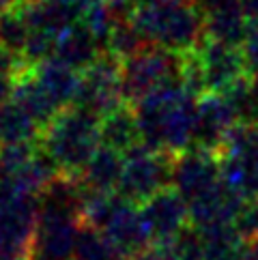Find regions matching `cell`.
I'll return each mask as SVG.
<instances>
[{
    "instance_id": "11",
    "label": "cell",
    "mask_w": 258,
    "mask_h": 260,
    "mask_svg": "<svg viewBox=\"0 0 258 260\" xmlns=\"http://www.w3.org/2000/svg\"><path fill=\"white\" fill-rule=\"evenodd\" d=\"M101 232L106 239L112 243L118 256H136V254H146L153 249V241L149 237V230L144 226L140 207L127 202L125 198L118 196L116 204L106 224L101 226Z\"/></svg>"
},
{
    "instance_id": "20",
    "label": "cell",
    "mask_w": 258,
    "mask_h": 260,
    "mask_svg": "<svg viewBox=\"0 0 258 260\" xmlns=\"http://www.w3.org/2000/svg\"><path fill=\"white\" fill-rule=\"evenodd\" d=\"M237 228L247 241H258V202H250V207L239 217Z\"/></svg>"
},
{
    "instance_id": "4",
    "label": "cell",
    "mask_w": 258,
    "mask_h": 260,
    "mask_svg": "<svg viewBox=\"0 0 258 260\" xmlns=\"http://www.w3.org/2000/svg\"><path fill=\"white\" fill-rule=\"evenodd\" d=\"M247 76V60L241 48L205 41L185 56V84L202 95H226Z\"/></svg>"
},
{
    "instance_id": "15",
    "label": "cell",
    "mask_w": 258,
    "mask_h": 260,
    "mask_svg": "<svg viewBox=\"0 0 258 260\" xmlns=\"http://www.w3.org/2000/svg\"><path fill=\"white\" fill-rule=\"evenodd\" d=\"M123 166H125V155L101 146L93 155V159L86 164V168L82 170L78 181L88 191L114 193L118 189V183H121Z\"/></svg>"
},
{
    "instance_id": "9",
    "label": "cell",
    "mask_w": 258,
    "mask_h": 260,
    "mask_svg": "<svg viewBox=\"0 0 258 260\" xmlns=\"http://www.w3.org/2000/svg\"><path fill=\"white\" fill-rule=\"evenodd\" d=\"M140 213L153 241V247L172 243L191 226L187 202L172 187L159 191L157 196L140 204Z\"/></svg>"
},
{
    "instance_id": "24",
    "label": "cell",
    "mask_w": 258,
    "mask_h": 260,
    "mask_svg": "<svg viewBox=\"0 0 258 260\" xmlns=\"http://www.w3.org/2000/svg\"><path fill=\"white\" fill-rule=\"evenodd\" d=\"M71 3L76 5L82 13H84V11H88V9H93V7H99V5L110 3V0H71Z\"/></svg>"
},
{
    "instance_id": "22",
    "label": "cell",
    "mask_w": 258,
    "mask_h": 260,
    "mask_svg": "<svg viewBox=\"0 0 258 260\" xmlns=\"http://www.w3.org/2000/svg\"><path fill=\"white\" fill-rule=\"evenodd\" d=\"M112 3L121 9V11L129 17L134 11L138 9H144V7H153V5H159V3H166V0H112Z\"/></svg>"
},
{
    "instance_id": "16",
    "label": "cell",
    "mask_w": 258,
    "mask_h": 260,
    "mask_svg": "<svg viewBox=\"0 0 258 260\" xmlns=\"http://www.w3.org/2000/svg\"><path fill=\"white\" fill-rule=\"evenodd\" d=\"M138 144H142V140L134 106L123 104L114 112L101 118V146L127 155Z\"/></svg>"
},
{
    "instance_id": "19",
    "label": "cell",
    "mask_w": 258,
    "mask_h": 260,
    "mask_svg": "<svg viewBox=\"0 0 258 260\" xmlns=\"http://www.w3.org/2000/svg\"><path fill=\"white\" fill-rule=\"evenodd\" d=\"M28 35H30V28L22 7L7 13H0V48L22 56L26 50V43H28Z\"/></svg>"
},
{
    "instance_id": "2",
    "label": "cell",
    "mask_w": 258,
    "mask_h": 260,
    "mask_svg": "<svg viewBox=\"0 0 258 260\" xmlns=\"http://www.w3.org/2000/svg\"><path fill=\"white\" fill-rule=\"evenodd\" d=\"M129 22L153 48H162L187 56L207 41L205 13L196 0H166V3L138 9Z\"/></svg>"
},
{
    "instance_id": "21",
    "label": "cell",
    "mask_w": 258,
    "mask_h": 260,
    "mask_svg": "<svg viewBox=\"0 0 258 260\" xmlns=\"http://www.w3.org/2000/svg\"><path fill=\"white\" fill-rule=\"evenodd\" d=\"M241 50L247 60V71L256 69L258 67V20L250 22V26H247V37H245V43Z\"/></svg>"
},
{
    "instance_id": "6",
    "label": "cell",
    "mask_w": 258,
    "mask_h": 260,
    "mask_svg": "<svg viewBox=\"0 0 258 260\" xmlns=\"http://www.w3.org/2000/svg\"><path fill=\"white\" fill-rule=\"evenodd\" d=\"M172 170L174 155L138 144L125 155L123 176L116 193L127 202L140 207L159 191L172 187Z\"/></svg>"
},
{
    "instance_id": "13",
    "label": "cell",
    "mask_w": 258,
    "mask_h": 260,
    "mask_svg": "<svg viewBox=\"0 0 258 260\" xmlns=\"http://www.w3.org/2000/svg\"><path fill=\"white\" fill-rule=\"evenodd\" d=\"M200 9L205 13L209 41L243 48L250 20L245 17L239 0H213V3H209Z\"/></svg>"
},
{
    "instance_id": "5",
    "label": "cell",
    "mask_w": 258,
    "mask_h": 260,
    "mask_svg": "<svg viewBox=\"0 0 258 260\" xmlns=\"http://www.w3.org/2000/svg\"><path fill=\"white\" fill-rule=\"evenodd\" d=\"M185 76V56L146 45L134 56L121 60L125 104L136 106L155 90L179 82Z\"/></svg>"
},
{
    "instance_id": "7",
    "label": "cell",
    "mask_w": 258,
    "mask_h": 260,
    "mask_svg": "<svg viewBox=\"0 0 258 260\" xmlns=\"http://www.w3.org/2000/svg\"><path fill=\"white\" fill-rule=\"evenodd\" d=\"M125 104L123 97V78H121V60L101 54V56L82 71L80 88L76 97V108H82L86 112L99 118L114 112L116 108Z\"/></svg>"
},
{
    "instance_id": "3",
    "label": "cell",
    "mask_w": 258,
    "mask_h": 260,
    "mask_svg": "<svg viewBox=\"0 0 258 260\" xmlns=\"http://www.w3.org/2000/svg\"><path fill=\"white\" fill-rule=\"evenodd\" d=\"M39 146L60 174L78 179L101 148V118L71 106L43 129Z\"/></svg>"
},
{
    "instance_id": "8",
    "label": "cell",
    "mask_w": 258,
    "mask_h": 260,
    "mask_svg": "<svg viewBox=\"0 0 258 260\" xmlns=\"http://www.w3.org/2000/svg\"><path fill=\"white\" fill-rule=\"evenodd\" d=\"M224 185L219 153L189 148L174 155L172 189L187 202V207L205 200Z\"/></svg>"
},
{
    "instance_id": "18",
    "label": "cell",
    "mask_w": 258,
    "mask_h": 260,
    "mask_svg": "<svg viewBox=\"0 0 258 260\" xmlns=\"http://www.w3.org/2000/svg\"><path fill=\"white\" fill-rule=\"evenodd\" d=\"M73 260H121V256L116 254V249L106 239L104 232L88 224H82L78 232Z\"/></svg>"
},
{
    "instance_id": "23",
    "label": "cell",
    "mask_w": 258,
    "mask_h": 260,
    "mask_svg": "<svg viewBox=\"0 0 258 260\" xmlns=\"http://www.w3.org/2000/svg\"><path fill=\"white\" fill-rule=\"evenodd\" d=\"M239 5H241L245 17L250 22H256L258 20V0H239Z\"/></svg>"
},
{
    "instance_id": "12",
    "label": "cell",
    "mask_w": 258,
    "mask_h": 260,
    "mask_svg": "<svg viewBox=\"0 0 258 260\" xmlns=\"http://www.w3.org/2000/svg\"><path fill=\"white\" fill-rule=\"evenodd\" d=\"M28 71H30V78L35 80V84L39 86V90L60 112L76 104L78 88H80V76H82L80 71L71 69L54 58L30 64Z\"/></svg>"
},
{
    "instance_id": "1",
    "label": "cell",
    "mask_w": 258,
    "mask_h": 260,
    "mask_svg": "<svg viewBox=\"0 0 258 260\" xmlns=\"http://www.w3.org/2000/svg\"><path fill=\"white\" fill-rule=\"evenodd\" d=\"M198 99L185 80H179L136 104L134 110L142 144L170 155L189 151L194 144Z\"/></svg>"
},
{
    "instance_id": "10",
    "label": "cell",
    "mask_w": 258,
    "mask_h": 260,
    "mask_svg": "<svg viewBox=\"0 0 258 260\" xmlns=\"http://www.w3.org/2000/svg\"><path fill=\"white\" fill-rule=\"evenodd\" d=\"M239 120L224 95H202L196 108V129L191 148L222 153Z\"/></svg>"
},
{
    "instance_id": "17",
    "label": "cell",
    "mask_w": 258,
    "mask_h": 260,
    "mask_svg": "<svg viewBox=\"0 0 258 260\" xmlns=\"http://www.w3.org/2000/svg\"><path fill=\"white\" fill-rule=\"evenodd\" d=\"M41 134L43 129L13 99L0 106V148L20 146V144H39Z\"/></svg>"
},
{
    "instance_id": "25",
    "label": "cell",
    "mask_w": 258,
    "mask_h": 260,
    "mask_svg": "<svg viewBox=\"0 0 258 260\" xmlns=\"http://www.w3.org/2000/svg\"><path fill=\"white\" fill-rule=\"evenodd\" d=\"M241 260H258V241H250V243H247Z\"/></svg>"
},
{
    "instance_id": "28",
    "label": "cell",
    "mask_w": 258,
    "mask_h": 260,
    "mask_svg": "<svg viewBox=\"0 0 258 260\" xmlns=\"http://www.w3.org/2000/svg\"><path fill=\"white\" fill-rule=\"evenodd\" d=\"M35 3H48V0H35Z\"/></svg>"
},
{
    "instance_id": "14",
    "label": "cell",
    "mask_w": 258,
    "mask_h": 260,
    "mask_svg": "<svg viewBox=\"0 0 258 260\" xmlns=\"http://www.w3.org/2000/svg\"><path fill=\"white\" fill-rule=\"evenodd\" d=\"M99 50H101V45L97 43L93 32H90L86 28V24L80 20L78 24H73L69 30H64L58 37L52 58L82 73L101 56Z\"/></svg>"
},
{
    "instance_id": "27",
    "label": "cell",
    "mask_w": 258,
    "mask_h": 260,
    "mask_svg": "<svg viewBox=\"0 0 258 260\" xmlns=\"http://www.w3.org/2000/svg\"><path fill=\"white\" fill-rule=\"evenodd\" d=\"M121 260H153V258H151V252H146V254H136V256H123Z\"/></svg>"
},
{
    "instance_id": "26",
    "label": "cell",
    "mask_w": 258,
    "mask_h": 260,
    "mask_svg": "<svg viewBox=\"0 0 258 260\" xmlns=\"http://www.w3.org/2000/svg\"><path fill=\"white\" fill-rule=\"evenodd\" d=\"M26 0H0V13H7V11H13V9L22 7Z\"/></svg>"
}]
</instances>
